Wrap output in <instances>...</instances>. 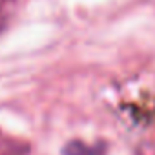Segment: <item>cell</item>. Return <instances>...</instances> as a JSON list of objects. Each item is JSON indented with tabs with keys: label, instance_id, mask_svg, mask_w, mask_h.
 I'll return each mask as SVG.
<instances>
[{
	"label": "cell",
	"instance_id": "6da1fadb",
	"mask_svg": "<svg viewBox=\"0 0 155 155\" xmlns=\"http://www.w3.org/2000/svg\"><path fill=\"white\" fill-rule=\"evenodd\" d=\"M62 155H106V144L102 140L95 144H86L82 140H69L62 148Z\"/></svg>",
	"mask_w": 155,
	"mask_h": 155
},
{
	"label": "cell",
	"instance_id": "7a4b0ae2",
	"mask_svg": "<svg viewBox=\"0 0 155 155\" xmlns=\"http://www.w3.org/2000/svg\"><path fill=\"white\" fill-rule=\"evenodd\" d=\"M0 155H29V144L20 139L0 135Z\"/></svg>",
	"mask_w": 155,
	"mask_h": 155
},
{
	"label": "cell",
	"instance_id": "3957f363",
	"mask_svg": "<svg viewBox=\"0 0 155 155\" xmlns=\"http://www.w3.org/2000/svg\"><path fill=\"white\" fill-rule=\"evenodd\" d=\"M13 4H15V0H0V33L8 26L9 15L13 11Z\"/></svg>",
	"mask_w": 155,
	"mask_h": 155
}]
</instances>
